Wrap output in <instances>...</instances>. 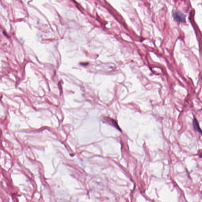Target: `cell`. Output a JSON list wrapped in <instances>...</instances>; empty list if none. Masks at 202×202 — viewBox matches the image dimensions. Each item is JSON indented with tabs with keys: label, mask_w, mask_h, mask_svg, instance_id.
Returning a JSON list of instances; mask_svg holds the SVG:
<instances>
[{
	"label": "cell",
	"mask_w": 202,
	"mask_h": 202,
	"mask_svg": "<svg viewBox=\"0 0 202 202\" xmlns=\"http://www.w3.org/2000/svg\"><path fill=\"white\" fill-rule=\"evenodd\" d=\"M172 15L176 21L181 23L186 22V15L178 10H173L172 12Z\"/></svg>",
	"instance_id": "obj_1"
},
{
	"label": "cell",
	"mask_w": 202,
	"mask_h": 202,
	"mask_svg": "<svg viewBox=\"0 0 202 202\" xmlns=\"http://www.w3.org/2000/svg\"><path fill=\"white\" fill-rule=\"evenodd\" d=\"M193 126L194 129L202 135V130L200 127L197 119L194 117H193Z\"/></svg>",
	"instance_id": "obj_2"
}]
</instances>
